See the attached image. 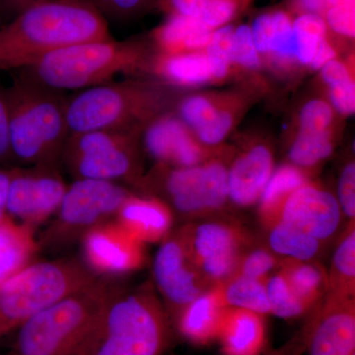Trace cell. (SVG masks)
<instances>
[{"instance_id":"cell-8","label":"cell","mask_w":355,"mask_h":355,"mask_svg":"<svg viewBox=\"0 0 355 355\" xmlns=\"http://www.w3.org/2000/svg\"><path fill=\"white\" fill-rule=\"evenodd\" d=\"M141 130L70 133L60 163L74 179L101 180L137 187L142 174Z\"/></svg>"},{"instance_id":"cell-50","label":"cell","mask_w":355,"mask_h":355,"mask_svg":"<svg viewBox=\"0 0 355 355\" xmlns=\"http://www.w3.org/2000/svg\"><path fill=\"white\" fill-rule=\"evenodd\" d=\"M352 355H355V354H352Z\"/></svg>"},{"instance_id":"cell-48","label":"cell","mask_w":355,"mask_h":355,"mask_svg":"<svg viewBox=\"0 0 355 355\" xmlns=\"http://www.w3.org/2000/svg\"><path fill=\"white\" fill-rule=\"evenodd\" d=\"M0 1L7 8L15 11L16 14H17L21 10H23V9L34 6V4L44 3V2L62 1V0H0Z\"/></svg>"},{"instance_id":"cell-23","label":"cell","mask_w":355,"mask_h":355,"mask_svg":"<svg viewBox=\"0 0 355 355\" xmlns=\"http://www.w3.org/2000/svg\"><path fill=\"white\" fill-rule=\"evenodd\" d=\"M218 340L224 355H261L266 343L263 315L229 307Z\"/></svg>"},{"instance_id":"cell-19","label":"cell","mask_w":355,"mask_h":355,"mask_svg":"<svg viewBox=\"0 0 355 355\" xmlns=\"http://www.w3.org/2000/svg\"><path fill=\"white\" fill-rule=\"evenodd\" d=\"M294 15L287 8H273L254 17L251 28L263 65L279 73L299 69L294 51Z\"/></svg>"},{"instance_id":"cell-26","label":"cell","mask_w":355,"mask_h":355,"mask_svg":"<svg viewBox=\"0 0 355 355\" xmlns=\"http://www.w3.org/2000/svg\"><path fill=\"white\" fill-rule=\"evenodd\" d=\"M248 6L244 0H158L155 8L166 16H184L216 30L233 23Z\"/></svg>"},{"instance_id":"cell-11","label":"cell","mask_w":355,"mask_h":355,"mask_svg":"<svg viewBox=\"0 0 355 355\" xmlns=\"http://www.w3.org/2000/svg\"><path fill=\"white\" fill-rule=\"evenodd\" d=\"M58 166H13L6 200L9 218L35 229L50 220L57 211L67 184Z\"/></svg>"},{"instance_id":"cell-16","label":"cell","mask_w":355,"mask_h":355,"mask_svg":"<svg viewBox=\"0 0 355 355\" xmlns=\"http://www.w3.org/2000/svg\"><path fill=\"white\" fill-rule=\"evenodd\" d=\"M141 144L159 165L191 167L210 160L209 147L198 141L174 112L160 114L141 132Z\"/></svg>"},{"instance_id":"cell-14","label":"cell","mask_w":355,"mask_h":355,"mask_svg":"<svg viewBox=\"0 0 355 355\" xmlns=\"http://www.w3.org/2000/svg\"><path fill=\"white\" fill-rule=\"evenodd\" d=\"M247 92L198 93L176 104L177 116L203 146H219L249 107Z\"/></svg>"},{"instance_id":"cell-32","label":"cell","mask_w":355,"mask_h":355,"mask_svg":"<svg viewBox=\"0 0 355 355\" xmlns=\"http://www.w3.org/2000/svg\"><path fill=\"white\" fill-rule=\"evenodd\" d=\"M336 147V130L326 132H296L288 148L291 164L303 171L327 160Z\"/></svg>"},{"instance_id":"cell-3","label":"cell","mask_w":355,"mask_h":355,"mask_svg":"<svg viewBox=\"0 0 355 355\" xmlns=\"http://www.w3.org/2000/svg\"><path fill=\"white\" fill-rule=\"evenodd\" d=\"M154 55L150 40H97L60 49L19 71L55 90L81 91L119 76L150 74Z\"/></svg>"},{"instance_id":"cell-41","label":"cell","mask_w":355,"mask_h":355,"mask_svg":"<svg viewBox=\"0 0 355 355\" xmlns=\"http://www.w3.org/2000/svg\"><path fill=\"white\" fill-rule=\"evenodd\" d=\"M331 38L354 41L355 37V2L338 4L327 9L324 16Z\"/></svg>"},{"instance_id":"cell-22","label":"cell","mask_w":355,"mask_h":355,"mask_svg":"<svg viewBox=\"0 0 355 355\" xmlns=\"http://www.w3.org/2000/svg\"><path fill=\"white\" fill-rule=\"evenodd\" d=\"M114 220L146 245L162 242L170 234L173 211L157 197L132 193L121 205Z\"/></svg>"},{"instance_id":"cell-39","label":"cell","mask_w":355,"mask_h":355,"mask_svg":"<svg viewBox=\"0 0 355 355\" xmlns=\"http://www.w3.org/2000/svg\"><path fill=\"white\" fill-rule=\"evenodd\" d=\"M336 114L328 100H310L299 111L296 132H333L336 130Z\"/></svg>"},{"instance_id":"cell-13","label":"cell","mask_w":355,"mask_h":355,"mask_svg":"<svg viewBox=\"0 0 355 355\" xmlns=\"http://www.w3.org/2000/svg\"><path fill=\"white\" fill-rule=\"evenodd\" d=\"M153 277L171 322L180 311L211 287L191 261L180 231L163 240L154 258Z\"/></svg>"},{"instance_id":"cell-9","label":"cell","mask_w":355,"mask_h":355,"mask_svg":"<svg viewBox=\"0 0 355 355\" xmlns=\"http://www.w3.org/2000/svg\"><path fill=\"white\" fill-rule=\"evenodd\" d=\"M132 193L125 184L113 182L74 180L67 184L57 211L37 240L39 249H62L80 241L90 229L114 220Z\"/></svg>"},{"instance_id":"cell-36","label":"cell","mask_w":355,"mask_h":355,"mask_svg":"<svg viewBox=\"0 0 355 355\" xmlns=\"http://www.w3.org/2000/svg\"><path fill=\"white\" fill-rule=\"evenodd\" d=\"M235 24L222 26L214 30L205 55L209 60L214 83L225 81L232 74V49Z\"/></svg>"},{"instance_id":"cell-43","label":"cell","mask_w":355,"mask_h":355,"mask_svg":"<svg viewBox=\"0 0 355 355\" xmlns=\"http://www.w3.org/2000/svg\"><path fill=\"white\" fill-rule=\"evenodd\" d=\"M338 200L342 212L350 220L355 217V165L354 161L345 166L338 186Z\"/></svg>"},{"instance_id":"cell-18","label":"cell","mask_w":355,"mask_h":355,"mask_svg":"<svg viewBox=\"0 0 355 355\" xmlns=\"http://www.w3.org/2000/svg\"><path fill=\"white\" fill-rule=\"evenodd\" d=\"M342 214L333 193L308 182L287 198L279 220L322 241L338 230Z\"/></svg>"},{"instance_id":"cell-44","label":"cell","mask_w":355,"mask_h":355,"mask_svg":"<svg viewBox=\"0 0 355 355\" xmlns=\"http://www.w3.org/2000/svg\"><path fill=\"white\" fill-rule=\"evenodd\" d=\"M0 166L12 167L14 162L9 133L8 103L7 90L0 83Z\"/></svg>"},{"instance_id":"cell-1","label":"cell","mask_w":355,"mask_h":355,"mask_svg":"<svg viewBox=\"0 0 355 355\" xmlns=\"http://www.w3.org/2000/svg\"><path fill=\"white\" fill-rule=\"evenodd\" d=\"M110 38L106 18L91 0L34 4L0 28V70L29 69L70 44Z\"/></svg>"},{"instance_id":"cell-10","label":"cell","mask_w":355,"mask_h":355,"mask_svg":"<svg viewBox=\"0 0 355 355\" xmlns=\"http://www.w3.org/2000/svg\"><path fill=\"white\" fill-rule=\"evenodd\" d=\"M137 188L160 198L180 216H203L222 209L229 200L228 168L212 158L191 167L157 164Z\"/></svg>"},{"instance_id":"cell-30","label":"cell","mask_w":355,"mask_h":355,"mask_svg":"<svg viewBox=\"0 0 355 355\" xmlns=\"http://www.w3.org/2000/svg\"><path fill=\"white\" fill-rule=\"evenodd\" d=\"M320 76L327 87L328 101L336 114L349 116L355 111L354 71L347 62L335 58L320 69Z\"/></svg>"},{"instance_id":"cell-49","label":"cell","mask_w":355,"mask_h":355,"mask_svg":"<svg viewBox=\"0 0 355 355\" xmlns=\"http://www.w3.org/2000/svg\"><path fill=\"white\" fill-rule=\"evenodd\" d=\"M245 2H246L247 4H250V2L252 1V0H244Z\"/></svg>"},{"instance_id":"cell-37","label":"cell","mask_w":355,"mask_h":355,"mask_svg":"<svg viewBox=\"0 0 355 355\" xmlns=\"http://www.w3.org/2000/svg\"><path fill=\"white\" fill-rule=\"evenodd\" d=\"M266 288L270 314L282 319H294L309 311V308L292 291L282 272L266 280Z\"/></svg>"},{"instance_id":"cell-46","label":"cell","mask_w":355,"mask_h":355,"mask_svg":"<svg viewBox=\"0 0 355 355\" xmlns=\"http://www.w3.org/2000/svg\"><path fill=\"white\" fill-rule=\"evenodd\" d=\"M338 58V50L336 46V40L330 37L324 40L323 43L320 44L316 55L311 62L309 69L320 70L324 64L330 62L331 60Z\"/></svg>"},{"instance_id":"cell-28","label":"cell","mask_w":355,"mask_h":355,"mask_svg":"<svg viewBox=\"0 0 355 355\" xmlns=\"http://www.w3.org/2000/svg\"><path fill=\"white\" fill-rule=\"evenodd\" d=\"M308 182L305 171L291 163L273 170L258 202L259 214L266 227L279 221L280 212L287 198Z\"/></svg>"},{"instance_id":"cell-31","label":"cell","mask_w":355,"mask_h":355,"mask_svg":"<svg viewBox=\"0 0 355 355\" xmlns=\"http://www.w3.org/2000/svg\"><path fill=\"white\" fill-rule=\"evenodd\" d=\"M222 296L228 307L240 308L265 316L270 314L265 279L236 273L220 284Z\"/></svg>"},{"instance_id":"cell-38","label":"cell","mask_w":355,"mask_h":355,"mask_svg":"<svg viewBox=\"0 0 355 355\" xmlns=\"http://www.w3.org/2000/svg\"><path fill=\"white\" fill-rule=\"evenodd\" d=\"M263 67L250 25H236L233 38L232 73L241 72L243 76H253L258 74Z\"/></svg>"},{"instance_id":"cell-12","label":"cell","mask_w":355,"mask_h":355,"mask_svg":"<svg viewBox=\"0 0 355 355\" xmlns=\"http://www.w3.org/2000/svg\"><path fill=\"white\" fill-rule=\"evenodd\" d=\"M179 231L191 261L210 286L223 284L237 273L245 244L241 229L214 221Z\"/></svg>"},{"instance_id":"cell-27","label":"cell","mask_w":355,"mask_h":355,"mask_svg":"<svg viewBox=\"0 0 355 355\" xmlns=\"http://www.w3.org/2000/svg\"><path fill=\"white\" fill-rule=\"evenodd\" d=\"M39 246L34 231L6 216L0 221V284L32 263Z\"/></svg>"},{"instance_id":"cell-7","label":"cell","mask_w":355,"mask_h":355,"mask_svg":"<svg viewBox=\"0 0 355 355\" xmlns=\"http://www.w3.org/2000/svg\"><path fill=\"white\" fill-rule=\"evenodd\" d=\"M97 277L76 259L32 261L0 284V338Z\"/></svg>"},{"instance_id":"cell-33","label":"cell","mask_w":355,"mask_h":355,"mask_svg":"<svg viewBox=\"0 0 355 355\" xmlns=\"http://www.w3.org/2000/svg\"><path fill=\"white\" fill-rule=\"evenodd\" d=\"M355 230L349 229L336 247L328 275V295L335 297H354Z\"/></svg>"},{"instance_id":"cell-47","label":"cell","mask_w":355,"mask_h":355,"mask_svg":"<svg viewBox=\"0 0 355 355\" xmlns=\"http://www.w3.org/2000/svg\"><path fill=\"white\" fill-rule=\"evenodd\" d=\"M12 167H2V166H0V221L3 220L7 216V193H8L11 168Z\"/></svg>"},{"instance_id":"cell-25","label":"cell","mask_w":355,"mask_h":355,"mask_svg":"<svg viewBox=\"0 0 355 355\" xmlns=\"http://www.w3.org/2000/svg\"><path fill=\"white\" fill-rule=\"evenodd\" d=\"M150 76L173 88L214 83L205 51L181 55H154Z\"/></svg>"},{"instance_id":"cell-4","label":"cell","mask_w":355,"mask_h":355,"mask_svg":"<svg viewBox=\"0 0 355 355\" xmlns=\"http://www.w3.org/2000/svg\"><path fill=\"white\" fill-rule=\"evenodd\" d=\"M17 72L6 87L11 150L16 166L60 164L69 130L65 92Z\"/></svg>"},{"instance_id":"cell-17","label":"cell","mask_w":355,"mask_h":355,"mask_svg":"<svg viewBox=\"0 0 355 355\" xmlns=\"http://www.w3.org/2000/svg\"><path fill=\"white\" fill-rule=\"evenodd\" d=\"M309 355L355 354L354 297L328 295L307 331Z\"/></svg>"},{"instance_id":"cell-34","label":"cell","mask_w":355,"mask_h":355,"mask_svg":"<svg viewBox=\"0 0 355 355\" xmlns=\"http://www.w3.org/2000/svg\"><path fill=\"white\" fill-rule=\"evenodd\" d=\"M268 242L273 252L298 261L314 258L321 247V241L307 233L279 220L270 227Z\"/></svg>"},{"instance_id":"cell-21","label":"cell","mask_w":355,"mask_h":355,"mask_svg":"<svg viewBox=\"0 0 355 355\" xmlns=\"http://www.w3.org/2000/svg\"><path fill=\"white\" fill-rule=\"evenodd\" d=\"M220 284L211 286L193 299L171 322L172 328L187 342L205 345L218 340L228 310Z\"/></svg>"},{"instance_id":"cell-5","label":"cell","mask_w":355,"mask_h":355,"mask_svg":"<svg viewBox=\"0 0 355 355\" xmlns=\"http://www.w3.org/2000/svg\"><path fill=\"white\" fill-rule=\"evenodd\" d=\"M176 91L155 78L111 81L67 97L69 133L144 130L176 106Z\"/></svg>"},{"instance_id":"cell-40","label":"cell","mask_w":355,"mask_h":355,"mask_svg":"<svg viewBox=\"0 0 355 355\" xmlns=\"http://www.w3.org/2000/svg\"><path fill=\"white\" fill-rule=\"evenodd\" d=\"M105 18L130 20L155 7L158 0H91Z\"/></svg>"},{"instance_id":"cell-15","label":"cell","mask_w":355,"mask_h":355,"mask_svg":"<svg viewBox=\"0 0 355 355\" xmlns=\"http://www.w3.org/2000/svg\"><path fill=\"white\" fill-rule=\"evenodd\" d=\"M80 242L83 263L97 275H125L139 270L146 263L144 243L114 220L90 229Z\"/></svg>"},{"instance_id":"cell-29","label":"cell","mask_w":355,"mask_h":355,"mask_svg":"<svg viewBox=\"0 0 355 355\" xmlns=\"http://www.w3.org/2000/svg\"><path fill=\"white\" fill-rule=\"evenodd\" d=\"M292 291L309 310L328 289V273L321 266L305 261L288 259L280 265Z\"/></svg>"},{"instance_id":"cell-42","label":"cell","mask_w":355,"mask_h":355,"mask_svg":"<svg viewBox=\"0 0 355 355\" xmlns=\"http://www.w3.org/2000/svg\"><path fill=\"white\" fill-rule=\"evenodd\" d=\"M277 263V258L270 252L257 249L242 257L237 273L253 279H265Z\"/></svg>"},{"instance_id":"cell-6","label":"cell","mask_w":355,"mask_h":355,"mask_svg":"<svg viewBox=\"0 0 355 355\" xmlns=\"http://www.w3.org/2000/svg\"><path fill=\"white\" fill-rule=\"evenodd\" d=\"M121 287L98 277L30 318L17 329L6 355H74L105 306Z\"/></svg>"},{"instance_id":"cell-20","label":"cell","mask_w":355,"mask_h":355,"mask_svg":"<svg viewBox=\"0 0 355 355\" xmlns=\"http://www.w3.org/2000/svg\"><path fill=\"white\" fill-rule=\"evenodd\" d=\"M275 170V158L270 147L256 144L243 151L228 168L229 200L240 207H252Z\"/></svg>"},{"instance_id":"cell-2","label":"cell","mask_w":355,"mask_h":355,"mask_svg":"<svg viewBox=\"0 0 355 355\" xmlns=\"http://www.w3.org/2000/svg\"><path fill=\"white\" fill-rule=\"evenodd\" d=\"M172 329L153 287L127 291L121 286L74 355H165Z\"/></svg>"},{"instance_id":"cell-45","label":"cell","mask_w":355,"mask_h":355,"mask_svg":"<svg viewBox=\"0 0 355 355\" xmlns=\"http://www.w3.org/2000/svg\"><path fill=\"white\" fill-rule=\"evenodd\" d=\"M293 15L313 14L324 18L328 9L327 0H289L286 7Z\"/></svg>"},{"instance_id":"cell-24","label":"cell","mask_w":355,"mask_h":355,"mask_svg":"<svg viewBox=\"0 0 355 355\" xmlns=\"http://www.w3.org/2000/svg\"><path fill=\"white\" fill-rule=\"evenodd\" d=\"M214 30L184 16H167L151 32L154 51L160 55H181L205 51Z\"/></svg>"},{"instance_id":"cell-35","label":"cell","mask_w":355,"mask_h":355,"mask_svg":"<svg viewBox=\"0 0 355 355\" xmlns=\"http://www.w3.org/2000/svg\"><path fill=\"white\" fill-rule=\"evenodd\" d=\"M294 51L299 67L309 69L320 44L330 37L324 18L313 14L294 15Z\"/></svg>"}]
</instances>
